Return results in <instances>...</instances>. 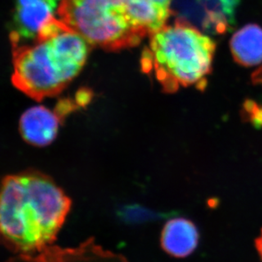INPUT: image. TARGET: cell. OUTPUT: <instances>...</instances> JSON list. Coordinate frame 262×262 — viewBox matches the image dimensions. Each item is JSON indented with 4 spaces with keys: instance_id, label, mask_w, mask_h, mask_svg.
Returning a JSON list of instances; mask_svg holds the SVG:
<instances>
[{
    "instance_id": "cell-9",
    "label": "cell",
    "mask_w": 262,
    "mask_h": 262,
    "mask_svg": "<svg viewBox=\"0 0 262 262\" xmlns=\"http://www.w3.org/2000/svg\"><path fill=\"white\" fill-rule=\"evenodd\" d=\"M199 239L200 234L194 222L184 217H177L169 220L163 227L160 246L167 255L183 259L194 252Z\"/></svg>"
},
{
    "instance_id": "cell-14",
    "label": "cell",
    "mask_w": 262,
    "mask_h": 262,
    "mask_svg": "<svg viewBox=\"0 0 262 262\" xmlns=\"http://www.w3.org/2000/svg\"><path fill=\"white\" fill-rule=\"evenodd\" d=\"M255 249L257 250L258 254L260 255V259L262 260V229L259 237H256L255 241Z\"/></svg>"
},
{
    "instance_id": "cell-12",
    "label": "cell",
    "mask_w": 262,
    "mask_h": 262,
    "mask_svg": "<svg viewBox=\"0 0 262 262\" xmlns=\"http://www.w3.org/2000/svg\"><path fill=\"white\" fill-rule=\"evenodd\" d=\"M151 1L165 10H171L170 7H171V2L173 0H151Z\"/></svg>"
},
{
    "instance_id": "cell-10",
    "label": "cell",
    "mask_w": 262,
    "mask_h": 262,
    "mask_svg": "<svg viewBox=\"0 0 262 262\" xmlns=\"http://www.w3.org/2000/svg\"><path fill=\"white\" fill-rule=\"evenodd\" d=\"M230 47L235 61L245 67L262 62V28L249 24L232 36Z\"/></svg>"
},
{
    "instance_id": "cell-5",
    "label": "cell",
    "mask_w": 262,
    "mask_h": 262,
    "mask_svg": "<svg viewBox=\"0 0 262 262\" xmlns=\"http://www.w3.org/2000/svg\"><path fill=\"white\" fill-rule=\"evenodd\" d=\"M240 0H177L171 14L177 20L192 26L204 34L224 35L235 25Z\"/></svg>"
},
{
    "instance_id": "cell-1",
    "label": "cell",
    "mask_w": 262,
    "mask_h": 262,
    "mask_svg": "<svg viewBox=\"0 0 262 262\" xmlns=\"http://www.w3.org/2000/svg\"><path fill=\"white\" fill-rule=\"evenodd\" d=\"M72 199L48 174L28 169L0 182V245L15 255L51 247L65 224Z\"/></svg>"
},
{
    "instance_id": "cell-8",
    "label": "cell",
    "mask_w": 262,
    "mask_h": 262,
    "mask_svg": "<svg viewBox=\"0 0 262 262\" xmlns=\"http://www.w3.org/2000/svg\"><path fill=\"white\" fill-rule=\"evenodd\" d=\"M63 122L56 109L35 106L23 113L19 121V130L27 143L43 147L55 141Z\"/></svg>"
},
{
    "instance_id": "cell-13",
    "label": "cell",
    "mask_w": 262,
    "mask_h": 262,
    "mask_svg": "<svg viewBox=\"0 0 262 262\" xmlns=\"http://www.w3.org/2000/svg\"><path fill=\"white\" fill-rule=\"evenodd\" d=\"M252 78L254 83L262 85V67L259 68L257 71H255L254 74H253Z\"/></svg>"
},
{
    "instance_id": "cell-2",
    "label": "cell",
    "mask_w": 262,
    "mask_h": 262,
    "mask_svg": "<svg viewBox=\"0 0 262 262\" xmlns=\"http://www.w3.org/2000/svg\"><path fill=\"white\" fill-rule=\"evenodd\" d=\"M13 85L37 101L58 96L79 74L91 43L64 24L49 38L12 46Z\"/></svg>"
},
{
    "instance_id": "cell-11",
    "label": "cell",
    "mask_w": 262,
    "mask_h": 262,
    "mask_svg": "<svg viewBox=\"0 0 262 262\" xmlns=\"http://www.w3.org/2000/svg\"><path fill=\"white\" fill-rule=\"evenodd\" d=\"M244 112L248 120L254 125L262 127V106L254 101H248L244 105Z\"/></svg>"
},
{
    "instance_id": "cell-7",
    "label": "cell",
    "mask_w": 262,
    "mask_h": 262,
    "mask_svg": "<svg viewBox=\"0 0 262 262\" xmlns=\"http://www.w3.org/2000/svg\"><path fill=\"white\" fill-rule=\"evenodd\" d=\"M5 262H129L124 255L102 247L94 237L77 246L51 245L33 255H15Z\"/></svg>"
},
{
    "instance_id": "cell-6",
    "label": "cell",
    "mask_w": 262,
    "mask_h": 262,
    "mask_svg": "<svg viewBox=\"0 0 262 262\" xmlns=\"http://www.w3.org/2000/svg\"><path fill=\"white\" fill-rule=\"evenodd\" d=\"M60 0H16L10 24L11 47L35 41L39 31L56 17Z\"/></svg>"
},
{
    "instance_id": "cell-3",
    "label": "cell",
    "mask_w": 262,
    "mask_h": 262,
    "mask_svg": "<svg viewBox=\"0 0 262 262\" xmlns=\"http://www.w3.org/2000/svg\"><path fill=\"white\" fill-rule=\"evenodd\" d=\"M215 43L187 23L176 20L151 34L148 48L141 56L144 73L154 71L167 93L180 87L194 86L204 91L212 71Z\"/></svg>"
},
{
    "instance_id": "cell-4",
    "label": "cell",
    "mask_w": 262,
    "mask_h": 262,
    "mask_svg": "<svg viewBox=\"0 0 262 262\" xmlns=\"http://www.w3.org/2000/svg\"><path fill=\"white\" fill-rule=\"evenodd\" d=\"M128 0H60L57 15L91 46L119 51L138 46L145 36L131 23Z\"/></svg>"
}]
</instances>
